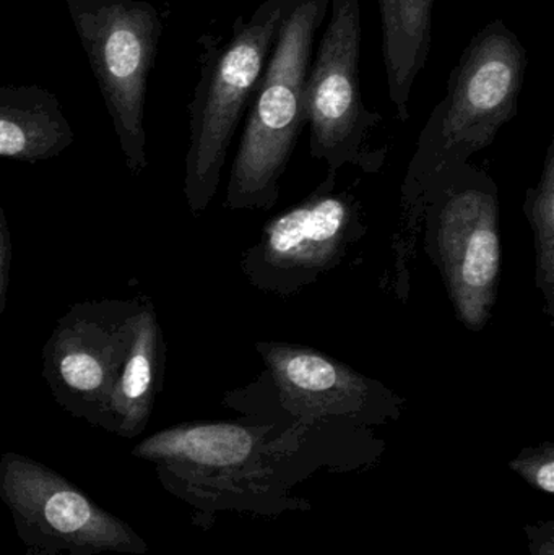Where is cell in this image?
Instances as JSON below:
<instances>
[{"instance_id": "9", "label": "cell", "mask_w": 554, "mask_h": 555, "mask_svg": "<svg viewBox=\"0 0 554 555\" xmlns=\"http://www.w3.org/2000/svg\"><path fill=\"white\" fill-rule=\"evenodd\" d=\"M257 351L283 404L299 416H361L400 404L386 385L308 346L260 341Z\"/></svg>"}, {"instance_id": "13", "label": "cell", "mask_w": 554, "mask_h": 555, "mask_svg": "<svg viewBox=\"0 0 554 555\" xmlns=\"http://www.w3.org/2000/svg\"><path fill=\"white\" fill-rule=\"evenodd\" d=\"M256 437L240 424H189L155 434L137 447L145 459L178 460L201 466H234L246 462Z\"/></svg>"}, {"instance_id": "5", "label": "cell", "mask_w": 554, "mask_h": 555, "mask_svg": "<svg viewBox=\"0 0 554 555\" xmlns=\"http://www.w3.org/2000/svg\"><path fill=\"white\" fill-rule=\"evenodd\" d=\"M462 166L436 178L429 256L458 319L472 332H481L493 317L500 286V198L493 179L475 169L464 172Z\"/></svg>"}, {"instance_id": "12", "label": "cell", "mask_w": 554, "mask_h": 555, "mask_svg": "<svg viewBox=\"0 0 554 555\" xmlns=\"http://www.w3.org/2000/svg\"><path fill=\"white\" fill-rule=\"evenodd\" d=\"M387 90L400 122L410 117L416 78L428 64L435 0H377Z\"/></svg>"}, {"instance_id": "6", "label": "cell", "mask_w": 554, "mask_h": 555, "mask_svg": "<svg viewBox=\"0 0 554 555\" xmlns=\"http://www.w3.org/2000/svg\"><path fill=\"white\" fill-rule=\"evenodd\" d=\"M327 15L306 85L309 150L328 172L379 171L384 150L371 152L368 139L383 117L368 109L360 81L361 0H331Z\"/></svg>"}, {"instance_id": "4", "label": "cell", "mask_w": 554, "mask_h": 555, "mask_svg": "<svg viewBox=\"0 0 554 555\" xmlns=\"http://www.w3.org/2000/svg\"><path fill=\"white\" fill-rule=\"evenodd\" d=\"M130 175L149 168L145 100L158 55L162 13L146 0H67Z\"/></svg>"}, {"instance_id": "1", "label": "cell", "mask_w": 554, "mask_h": 555, "mask_svg": "<svg viewBox=\"0 0 554 555\" xmlns=\"http://www.w3.org/2000/svg\"><path fill=\"white\" fill-rule=\"evenodd\" d=\"M331 0H292L249 103L240 149L228 179L224 208L269 211L298 145L306 117V85L315 35Z\"/></svg>"}, {"instance_id": "7", "label": "cell", "mask_w": 554, "mask_h": 555, "mask_svg": "<svg viewBox=\"0 0 554 555\" xmlns=\"http://www.w3.org/2000/svg\"><path fill=\"white\" fill-rule=\"evenodd\" d=\"M366 230L360 198L327 172L312 194L267 221L241 270L257 289L292 296L337 269Z\"/></svg>"}, {"instance_id": "2", "label": "cell", "mask_w": 554, "mask_h": 555, "mask_svg": "<svg viewBox=\"0 0 554 555\" xmlns=\"http://www.w3.org/2000/svg\"><path fill=\"white\" fill-rule=\"evenodd\" d=\"M292 0H263L249 20L237 16L227 41L204 36L201 78L189 114L184 169L189 211L201 217L220 188L228 152L262 77Z\"/></svg>"}, {"instance_id": "8", "label": "cell", "mask_w": 554, "mask_h": 555, "mask_svg": "<svg viewBox=\"0 0 554 555\" xmlns=\"http://www.w3.org/2000/svg\"><path fill=\"white\" fill-rule=\"evenodd\" d=\"M143 300H87L57 320L42 348V377L62 406L103 420Z\"/></svg>"}, {"instance_id": "11", "label": "cell", "mask_w": 554, "mask_h": 555, "mask_svg": "<svg viewBox=\"0 0 554 555\" xmlns=\"http://www.w3.org/2000/svg\"><path fill=\"white\" fill-rule=\"evenodd\" d=\"M166 345L155 304L145 296L137 317L132 341L114 378L103 420H114L120 430L142 426L163 388Z\"/></svg>"}, {"instance_id": "15", "label": "cell", "mask_w": 554, "mask_h": 555, "mask_svg": "<svg viewBox=\"0 0 554 555\" xmlns=\"http://www.w3.org/2000/svg\"><path fill=\"white\" fill-rule=\"evenodd\" d=\"M44 517L55 530L74 533L91 520V507L80 494L59 492L46 504Z\"/></svg>"}, {"instance_id": "3", "label": "cell", "mask_w": 554, "mask_h": 555, "mask_svg": "<svg viewBox=\"0 0 554 555\" xmlns=\"http://www.w3.org/2000/svg\"><path fill=\"white\" fill-rule=\"evenodd\" d=\"M529 59L519 36L503 22L487 23L459 57L445 98L420 137L413 168L435 179L488 149L519 107Z\"/></svg>"}, {"instance_id": "16", "label": "cell", "mask_w": 554, "mask_h": 555, "mask_svg": "<svg viewBox=\"0 0 554 555\" xmlns=\"http://www.w3.org/2000/svg\"><path fill=\"white\" fill-rule=\"evenodd\" d=\"M517 469L530 481L536 482L540 489L553 494L554 491V460L552 447H546L536 455L520 459L516 463Z\"/></svg>"}, {"instance_id": "14", "label": "cell", "mask_w": 554, "mask_h": 555, "mask_svg": "<svg viewBox=\"0 0 554 555\" xmlns=\"http://www.w3.org/2000/svg\"><path fill=\"white\" fill-rule=\"evenodd\" d=\"M524 214L536 240V284L545 300V312L554 320V139L546 150L542 176L529 189Z\"/></svg>"}, {"instance_id": "17", "label": "cell", "mask_w": 554, "mask_h": 555, "mask_svg": "<svg viewBox=\"0 0 554 555\" xmlns=\"http://www.w3.org/2000/svg\"><path fill=\"white\" fill-rule=\"evenodd\" d=\"M10 260H12V241L5 214L0 207V315L5 307L7 286H9Z\"/></svg>"}, {"instance_id": "10", "label": "cell", "mask_w": 554, "mask_h": 555, "mask_svg": "<svg viewBox=\"0 0 554 555\" xmlns=\"http://www.w3.org/2000/svg\"><path fill=\"white\" fill-rule=\"evenodd\" d=\"M72 143L74 130L55 94L36 85L0 87V158L35 165Z\"/></svg>"}]
</instances>
